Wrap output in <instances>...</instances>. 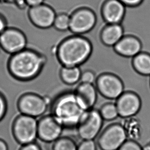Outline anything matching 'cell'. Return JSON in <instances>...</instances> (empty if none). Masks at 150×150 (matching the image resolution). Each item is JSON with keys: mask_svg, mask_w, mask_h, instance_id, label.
Returning <instances> with one entry per match:
<instances>
[{"mask_svg": "<svg viewBox=\"0 0 150 150\" xmlns=\"http://www.w3.org/2000/svg\"><path fill=\"white\" fill-rule=\"evenodd\" d=\"M46 63L47 57L42 53L26 48L11 55L8 68L11 74L16 79L27 83L39 76Z\"/></svg>", "mask_w": 150, "mask_h": 150, "instance_id": "cell-1", "label": "cell"}, {"mask_svg": "<svg viewBox=\"0 0 150 150\" xmlns=\"http://www.w3.org/2000/svg\"><path fill=\"white\" fill-rule=\"evenodd\" d=\"M92 52L93 45L89 39L73 35L59 43L55 54L62 67H79L89 59Z\"/></svg>", "mask_w": 150, "mask_h": 150, "instance_id": "cell-2", "label": "cell"}, {"mask_svg": "<svg viewBox=\"0 0 150 150\" xmlns=\"http://www.w3.org/2000/svg\"><path fill=\"white\" fill-rule=\"evenodd\" d=\"M51 115L64 129L76 128L86 111L77 101L74 91H65L54 98L50 105Z\"/></svg>", "mask_w": 150, "mask_h": 150, "instance_id": "cell-3", "label": "cell"}, {"mask_svg": "<svg viewBox=\"0 0 150 150\" xmlns=\"http://www.w3.org/2000/svg\"><path fill=\"white\" fill-rule=\"evenodd\" d=\"M12 129L16 142L22 146L35 142L38 138V120L36 118L20 114L13 121Z\"/></svg>", "mask_w": 150, "mask_h": 150, "instance_id": "cell-4", "label": "cell"}, {"mask_svg": "<svg viewBox=\"0 0 150 150\" xmlns=\"http://www.w3.org/2000/svg\"><path fill=\"white\" fill-rule=\"evenodd\" d=\"M99 110L92 109L85 112L77 125V134L82 140H94L103 126Z\"/></svg>", "mask_w": 150, "mask_h": 150, "instance_id": "cell-5", "label": "cell"}, {"mask_svg": "<svg viewBox=\"0 0 150 150\" xmlns=\"http://www.w3.org/2000/svg\"><path fill=\"white\" fill-rule=\"evenodd\" d=\"M17 105L20 113L37 118L46 113L48 102L38 94L27 92L20 96Z\"/></svg>", "mask_w": 150, "mask_h": 150, "instance_id": "cell-6", "label": "cell"}, {"mask_svg": "<svg viewBox=\"0 0 150 150\" xmlns=\"http://www.w3.org/2000/svg\"><path fill=\"white\" fill-rule=\"evenodd\" d=\"M127 139V134L123 125L115 122L103 130L99 136L98 144L101 150H118Z\"/></svg>", "mask_w": 150, "mask_h": 150, "instance_id": "cell-7", "label": "cell"}, {"mask_svg": "<svg viewBox=\"0 0 150 150\" xmlns=\"http://www.w3.org/2000/svg\"><path fill=\"white\" fill-rule=\"evenodd\" d=\"M96 87L103 98L116 100L124 92V86L120 77L113 72L101 73L96 77Z\"/></svg>", "mask_w": 150, "mask_h": 150, "instance_id": "cell-8", "label": "cell"}, {"mask_svg": "<svg viewBox=\"0 0 150 150\" xmlns=\"http://www.w3.org/2000/svg\"><path fill=\"white\" fill-rule=\"evenodd\" d=\"M97 16L90 8H79L70 16L69 30L74 35H83L89 33L96 26Z\"/></svg>", "mask_w": 150, "mask_h": 150, "instance_id": "cell-9", "label": "cell"}, {"mask_svg": "<svg viewBox=\"0 0 150 150\" xmlns=\"http://www.w3.org/2000/svg\"><path fill=\"white\" fill-rule=\"evenodd\" d=\"M27 43L25 33L18 28L8 27L0 35V46L11 55L26 49Z\"/></svg>", "mask_w": 150, "mask_h": 150, "instance_id": "cell-10", "label": "cell"}, {"mask_svg": "<svg viewBox=\"0 0 150 150\" xmlns=\"http://www.w3.org/2000/svg\"><path fill=\"white\" fill-rule=\"evenodd\" d=\"M56 16L57 14L53 8L44 3L30 7L28 11L30 22L42 29H47L53 26Z\"/></svg>", "mask_w": 150, "mask_h": 150, "instance_id": "cell-11", "label": "cell"}, {"mask_svg": "<svg viewBox=\"0 0 150 150\" xmlns=\"http://www.w3.org/2000/svg\"><path fill=\"white\" fill-rule=\"evenodd\" d=\"M63 128L51 114L38 120V138L44 142H54L61 137Z\"/></svg>", "mask_w": 150, "mask_h": 150, "instance_id": "cell-12", "label": "cell"}, {"mask_svg": "<svg viewBox=\"0 0 150 150\" xmlns=\"http://www.w3.org/2000/svg\"><path fill=\"white\" fill-rule=\"evenodd\" d=\"M126 12V6L119 0H105L101 7V16L107 24H121Z\"/></svg>", "mask_w": 150, "mask_h": 150, "instance_id": "cell-13", "label": "cell"}, {"mask_svg": "<svg viewBox=\"0 0 150 150\" xmlns=\"http://www.w3.org/2000/svg\"><path fill=\"white\" fill-rule=\"evenodd\" d=\"M119 117H130L136 115L140 108V100L138 96L130 92H124L115 100Z\"/></svg>", "mask_w": 150, "mask_h": 150, "instance_id": "cell-14", "label": "cell"}, {"mask_svg": "<svg viewBox=\"0 0 150 150\" xmlns=\"http://www.w3.org/2000/svg\"><path fill=\"white\" fill-rule=\"evenodd\" d=\"M77 101L85 111L93 109L98 100V90L92 83H79L74 90Z\"/></svg>", "mask_w": 150, "mask_h": 150, "instance_id": "cell-15", "label": "cell"}, {"mask_svg": "<svg viewBox=\"0 0 150 150\" xmlns=\"http://www.w3.org/2000/svg\"><path fill=\"white\" fill-rule=\"evenodd\" d=\"M113 50L122 57H134L141 52L142 45L135 37L126 35L113 47Z\"/></svg>", "mask_w": 150, "mask_h": 150, "instance_id": "cell-16", "label": "cell"}, {"mask_svg": "<svg viewBox=\"0 0 150 150\" xmlns=\"http://www.w3.org/2000/svg\"><path fill=\"white\" fill-rule=\"evenodd\" d=\"M124 37V28L121 24H107L100 33L101 43L105 46L112 48Z\"/></svg>", "mask_w": 150, "mask_h": 150, "instance_id": "cell-17", "label": "cell"}, {"mask_svg": "<svg viewBox=\"0 0 150 150\" xmlns=\"http://www.w3.org/2000/svg\"><path fill=\"white\" fill-rule=\"evenodd\" d=\"M82 72L79 67H62L59 76L62 81L67 85H73L81 80Z\"/></svg>", "mask_w": 150, "mask_h": 150, "instance_id": "cell-18", "label": "cell"}, {"mask_svg": "<svg viewBox=\"0 0 150 150\" xmlns=\"http://www.w3.org/2000/svg\"><path fill=\"white\" fill-rule=\"evenodd\" d=\"M134 68L142 75H150V55L140 52L133 59Z\"/></svg>", "mask_w": 150, "mask_h": 150, "instance_id": "cell-19", "label": "cell"}, {"mask_svg": "<svg viewBox=\"0 0 150 150\" xmlns=\"http://www.w3.org/2000/svg\"><path fill=\"white\" fill-rule=\"evenodd\" d=\"M99 111L103 120L107 121L114 120L119 117L115 103L109 102L103 104Z\"/></svg>", "mask_w": 150, "mask_h": 150, "instance_id": "cell-20", "label": "cell"}, {"mask_svg": "<svg viewBox=\"0 0 150 150\" xmlns=\"http://www.w3.org/2000/svg\"><path fill=\"white\" fill-rule=\"evenodd\" d=\"M74 140L69 137H61L54 142L53 150H77Z\"/></svg>", "mask_w": 150, "mask_h": 150, "instance_id": "cell-21", "label": "cell"}, {"mask_svg": "<svg viewBox=\"0 0 150 150\" xmlns=\"http://www.w3.org/2000/svg\"><path fill=\"white\" fill-rule=\"evenodd\" d=\"M53 26L60 31H66L69 30L70 16L65 13L57 14Z\"/></svg>", "mask_w": 150, "mask_h": 150, "instance_id": "cell-22", "label": "cell"}, {"mask_svg": "<svg viewBox=\"0 0 150 150\" xmlns=\"http://www.w3.org/2000/svg\"><path fill=\"white\" fill-rule=\"evenodd\" d=\"M96 74L93 71L90 70H86L81 73L80 81L81 83H83L93 84L94 83L96 82Z\"/></svg>", "mask_w": 150, "mask_h": 150, "instance_id": "cell-23", "label": "cell"}, {"mask_svg": "<svg viewBox=\"0 0 150 150\" xmlns=\"http://www.w3.org/2000/svg\"><path fill=\"white\" fill-rule=\"evenodd\" d=\"M118 150H143L138 142L134 140L127 139Z\"/></svg>", "mask_w": 150, "mask_h": 150, "instance_id": "cell-24", "label": "cell"}, {"mask_svg": "<svg viewBox=\"0 0 150 150\" xmlns=\"http://www.w3.org/2000/svg\"><path fill=\"white\" fill-rule=\"evenodd\" d=\"M77 150H97L94 140H83L77 146Z\"/></svg>", "mask_w": 150, "mask_h": 150, "instance_id": "cell-25", "label": "cell"}, {"mask_svg": "<svg viewBox=\"0 0 150 150\" xmlns=\"http://www.w3.org/2000/svg\"><path fill=\"white\" fill-rule=\"evenodd\" d=\"M7 110V103L6 98L0 93V122L6 115Z\"/></svg>", "mask_w": 150, "mask_h": 150, "instance_id": "cell-26", "label": "cell"}, {"mask_svg": "<svg viewBox=\"0 0 150 150\" xmlns=\"http://www.w3.org/2000/svg\"><path fill=\"white\" fill-rule=\"evenodd\" d=\"M120 2L129 7H136L142 2V0H119Z\"/></svg>", "mask_w": 150, "mask_h": 150, "instance_id": "cell-27", "label": "cell"}, {"mask_svg": "<svg viewBox=\"0 0 150 150\" xmlns=\"http://www.w3.org/2000/svg\"><path fill=\"white\" fill-rule=\"evenodd\" d=\"M20 150H42L39 144L35 142L23 145Z\"/></svg>", "mask_w": 150, "mask_h": 150, "instance_id": "cell-28", "label": "cell"}, {"mask_svg": "<svg viewBox=\"0 0 150 150\" xmlns=\"http://www.w3.org/2000/svg\"><path fill=\"white\" fill-rule=\"evenodd\" d=\"M9 27L7 21L4 16L0 15V35L2 34L6 29Z\"/></svg>", "mask_w": 150, "mask_h": 150, "instance_id": "cell-29", "label": "cell"}, {"mask_svg": "<svg viewBox=\"0 0 150 150\" xmlns=\"http://www.w3.org/2000/svg\"><path fill=\"white\" fill-rule=\"evenodd\" d=\"M27 5L29 6V7L38 6L41 4L44 3L45 0H24Z\"/></svg>", "mask_w": 150, "mask_h": 150, "instance_id": "cell-30", "label": "cell"}, {"mask_svg": "<svg viewBox=\"0 0 150 150\" xmlns=\"http://www.w3.org/2000/svg\"><path fill=\"white\" fill-rule=\"evenodd\" d=\"M0 150H8V146L4 140L0 139Z\"/></svg>", "mask_w": 150, "mask_h": 150, "instance_id": "cell-31", "label": "cell"}, {"mask_svg": "<svg viewBox=\"0 0 150 150\" xmlns=\"http://www.w3.org/2000/svg\"><path fill=\"white\" fill-rule=\"evenodd\" d=\"M1 47L0 46V51H1Z\"/></svg>", "mask_w": 150, "mask_h": 150, "instance_id": "cell-32", "label": "cell"}]
</instances>
